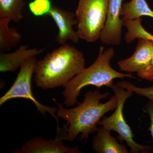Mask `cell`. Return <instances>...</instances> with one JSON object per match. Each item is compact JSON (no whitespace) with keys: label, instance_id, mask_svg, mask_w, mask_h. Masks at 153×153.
<instances>
[{"label":"cell","instance_id":"cell-9","mask_svg":"<svg viewBox=\"0 0 153 153\" xmlns=\"http://www.w3.org/2000/svg\"><path fill=\"white\" fill-rule=\"evenodd\" d=\"M47 16L52 17L58 27V33L56 37L57 43L64 45L67 41H72L74 44L78 43L79 36L73 28L78 23L75 14L52 5Z\"/></svg>","mask_w":153,"mask_h":153},{"label":"cell","instance_id":"cell-13","mask_svg":"<svg viewBox=\"0 0 153 153\" xmlns=\"http://www.w3.org/2000/svg\"><path fill=\"white\" fill-rule=\"evenodd\" d=\"M10 20L7 19H0V52H6L18 46L22 36L16 28L10 27Z\"/></svg>","mask_w":153,"mask_h":153},{"label":"cell","instance_id":"cell-5","mask_svg":"<svg viewBox=\"0 0 153 153\" xmlns=\"http://www.w3.org/2000/svg\"><path fill=\"white\" fill-rule=\"evenodd\" d=\"M112 88L114 95L117 97V106L114 113L108 117L105 116L102 118L99 123V125L109 131L116 132L118 134V139L121 142L125 141L127 144L130 149V153H149L152 150L151 146L140 145L134 140V135L124 117L123 109L125 103L134 93L126 90L117 84H114Z\"/></svg>","mask_w":153,"mask_h":153},{"label":"cell","instance_id":"cell-17","mask_svg":"<svg viewBox=\"0 0 153 153\" xmlns=\"http://www.w3.org/2000/svg\"><path fill=\"white\" fill-rule=\"evenodd\" d=\"M29 6L31 12L37 16H47L52 6L50 0H35Z\"/></svg>","mask_w":153,"mask_h":153},{"label":"cell","instance_id":"cell-4","mask_svg":"<svg viewBox=\"0 0 153 153\" xmlns=\"http://www.w3.org/2000/svg\"><path fill=\"white\" fill-rule=\"evenodd\" d=\"M108 0H79L75 12L79 38L88 42L100 38L105 25Z\"/></svg>","mask_w":153,"mask_h":153},{"label":"cell","instance_id":"cell-7","mask_svg":"<svg viewBox=\"0 0 153 153\" xmlns=\"http://www.w3.org/2000/svg\"><path fill=\"white\" fill-rule=\"evenodd\" d=\"M67 124L60 128L57 124V135L54 139L44 140L36 137L29 140L20 149L13 152L15 153H81L78 146L70 147L63 143V140H67Z\"/></svg>","mask_w":153,"mask_h":153},{"label":"cell","instance_id":"cell-11","mask_svg":"<svg viewBox=\"0 0 153 153\" xmlns=\"http://www.w3.org/2000/svg\"><path fill=\"white\" fill-rule=\"evenodd\" d=\"M45 50H38L36 48L29 49L27 45H22L13 53L0 52V71L15 72L18 68H21L27 60L36 57Z\"/></svg>","mask_w":153,"mask_h":153},{"label":"cell","instance_id":"cell-2","mask_svg":"<svg viewBox=\"0 0 153 153\" xmlns=\"http://www.w3.org/2000/svg\"><path fill=\"white\" fill-rule=\"evenodd\" d=\"M82 52L68 44L48 53L37 61L34 71V81L44 90L64 86L85 68Z\"/></svg>","mask_w":153,"mask_h":153},{"label":"cell","instance_id":"cell-10","mask_svg":"<svg viewBox=\"0 0 153 153\" xmlns=\"http://www.w3.org/2000/svg\"><path fill=\"white\" fill-rule=\"evenodd\" d=\"M152 52V41L138 38L135 51L130 57L118 61L119 68L128 73L141 72L150 65Z\"/></svg>","mask_w":153,"mask_h":153},{"label":"cell","instance_id":"cell-16","mask_svg":"<svg viewBox=\"0 0 153 153\" xmlns=\"http://www.w3.org/2000/svg\"><path fill=\"white\" fill-rule=\"evenodd\" d=\"M117 85L127 91L135 93L141 96L144 97L153 102V86L148 87H137L131 82L124 80L117 83Z\"/></svg>","mask_w":153,"mask_h":153},{"label":"cell","instance_id":"cell-15","mask_svg":"<svg viewBox=\"0 0 153 153\" xmlns=\"http://www.w3.org/2000/svg\"><path fill=\"white\" fill-rule=\"evenodd\" d=\"M24 0H0V19H10L18 23L23 19Z\"/></svg>","mask_w":153,"mask_h":153},{"label":"cell","instance_id":"cell-3","mask_svg":"<svg viewBox=\"0 0 153 153\" xmlns=\"http://www.w3.org/2000/svg\"><path fill=\"white\" fill-rule=\"evenodd\" d=\"M114 55V50L112 47L105 49L102 46L100 47L98 56L93 64L84 68L63 86V105L69 107L78 103L77 99L80 91L88 85H94L98 88L106 86L112 88L114 85L113 80L116 78L137 79L131 73H121L111 67V60Z\"/></svg>","mask_w":153,"mask_h":153},{"label":"cell","instance_id":"cell-12","mask_svg":"<svg viewBox=\"0 0 153 153\" xmlns=\"http://www.w3.org/2000/svg\"><path fill=\"white\" fill-rule=\"evenodd\" d=\"M92 141V148L97 153H128L125 145L119 143L110 131L100 126Z\"/></svg>","mask_w":153,"mask_h":153},{"label":"cell","instance_id":"cell-6","mask_svg":"<svg viewBox=\"0 0 153 153\" xmlns=\"http://www.w3.org/2000/svg\"><path fill=\"white\" fill-rule=\"evenodd\" d=\"M37 62V58L34 57L27 60L22 65L13 84L0 98V105L13 99H27L33 102L38 111L42 114H46V113L49 114L55 119L57 123H59L58 117L55 114L57 108L51 107L41 104L33 95L31 80Z\"/></svg>","mask_w":153,"mask_h":153},{"label":"cell","instance_id":"cell-19","mask_svg":"<svg viewBox=\"0 0 153 153\" xmlns=\"http://www.w3.org/2000/svg\"><path fill=\"white\" fill-rule=\"evenodd\" d=\"M146 111L149 116L151 120L150 126L149 130L151 132V135L152 137L153 141V102L150 100L147 104L145 105V107Z\"/></svg>","mask_w":153,"mask_h":153},{"label":"cell","instance_id":"cell-1","mask_svg":"<svg viewBox=\"0 0 153 153\" xmlns=\"http://www.w3.org/2000/svg\"><path fill=\"white\" fill-rule=\"evenodd\" d=\"M109 95L108 92L102 93L97 90L86 91L82 103L70 109L64 108L63 105L56 102L55 99H52L57 104V116L66 120V124L69 126L67 128V140L72 142L79 134H81L79 140H86L89 135L97 131L101 118L106 113L115 109L117 106V97L115 95L105 103L100 102Z\"/></svg>","mask_w":153,"mask_h":153},{"label":"cell","instance_id":"cell-8","mask_svg":"<svg viewBox=\"0 0 153 153\" xmlns=\"http://www.w3.org/2000/svg\"><path fill=\"white\" fill-rule=\"evenodd\" d=\"M123 0H108L105 25L100 35L102 44L116 46L120 44L123 21L121 10Z\"/></svg>","mask_w":153,"mask_h":153},{"label":"cell","instance_id":"cell-18","mask_svg":"<svg viewBox=\"0 0 153 153\" xmlns=\"http://www.w3.org/2000/svg\"><path fill=\"white\" fill-rule=\"evenodd\" d=\"M148 39L152 41L153 52L152 58L150 65L143 71L137 73V75L140 78L149 81L153 80V35L150 33Z\"/></svg>","mask_w":153,"mask_h":153},{"label":"cell","instance_id":"cell-14","mask_svg":"<svg viewBox=\"0 0 153 153\" xmlns=\"http://www.w3.org/2000/svg\"><path fill=\"white\" fill-rule=\"evenodd\" d=\"M121 16L123 22L138 19L144 16L153 19V10L146 0H131L123 4Z\"/></svg>","mask_w":153,"mask_h":153}]
</instances>
